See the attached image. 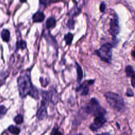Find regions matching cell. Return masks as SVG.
Here are the masks:
<instances>
[{
  "label": "cell",
  "instance_id": "cell-7",
  "mask_svg": "<svg viewBox=\"0 0 135 135\" xmlns=\"http://www.w3.org/2000/svg\"><path fill=\"white\" fill-rule=\"evenodd\" d=\"M107 121L106 118L104 116L95 117L93 122L90 124L89 128L92 131H97L101 128Z\"/></svg>",
  "mask_w": 135,
  "mask_h": 135
},
{
  "label": "cell",
  "instance_id": "cell-5",
  "mask_svg": "<svg viewBox=\"0 0 135 135\" xmlns=\"http://www.w3.org/2000/svg\"><path fill=\"white\" fill-rule=\"evenodd\" d=\"M113 46L112 43L107 42L103 44L98 50H95L94 53L100 58V59L110 63L112 60V49Z\"/></svg>",
  "mask_w": 135,
  "mask_h": 135
},
{
  "label": "cell",
  "instance_id": "cell-25",
  "mask_svg": "<svg viewBox=\"0 0 135 135\" xmlns=\"http://www.w3.org/2000/svg\"><path fill=\"white\" fill-rule=\"evenodd\" d=\"M131 55H132V57H133V60H134V50H132V52H131Z\"/></svg>",
  "mask_w": 135,
  "mask_h": 135
},
{
  "label": "cell",
  "instance_id": "cell-4",
  "mask_svg": "<svg viewBox=\"0 0 135 135\" xmlns=\"http://www.w3.org/2000/svg\"><path fill=\"white\" fill-rule=\"evenodd\" d=\"M52 94L50 91H42V99L41 102V105L36 112V117L38 120H43L47 116V107L52 98Z\"/></svg>",
  "mask_w": 135,
  "mask_h": 135
},
{
  "label": "cell",
  "instance_id": "cell-12",
  "mask_svg": "<svg viewBox=\"0 0 135 135\" xmlns=\"http://www.w3.org/2000/svg\"><path fill=\"white\" fill-rule=\"evenodd\" d=\"M125 73L128 77H132L134 75V70L131 65H128L125 68Z\"/></svg>",
  "mask_w": 135,
  "mask_h": 135
},
{
  "label": "cell",
  "instance_id": "cell-8",
  "mask_svg": "<svg viewBox=\"0 0 135 135\" xmlns=\"http://www.w3.org/2000/svg\"><path fill=\"white\" fill-rule=\"evenodd\" d=\"M89 84L87 81L81 83L75 89V91L77 92H79L80 95L82 96H85L88 95L89 93Z\"/></svg>",
  "mask_w": 135,
  "mask_h": 135
},
{
  "label": "cell",
  "instance_id": "cell-15",
  "mask_svg": "<svg viewBox=\"0 0 135 135\" xmlns=\"http://www.w3.org/2000/svg\"><path fill=\"white\" fill-rule=\"evenodd\" d=\"M8 130L9 132L14 135H18L21 131L20 128L13 125H11L9 126L8 128Z\"/></svg>",
  "mask_w": 135,
  "mask_h": 135
},
{
  "label": "cell",
  "instance_id": "cell-24",
  "mask_svg": "<svg viewBox=\"0 0 135 135\" xmlns=\"http://www.w3.org/2000/svg\"><path fill=\"white\" fill-rule=\"evenodd\" d=\"M95 135H110V133L109 132H103L101 134H97Z\"/></svg>",
  "mask_w": 135,
  "mask_h": 135
},
{
  "label": "cell",
  "instance_id": "cell-1",
  "mask_svg": "<svg viewBox=\"0 0 135 135\" xmlns=\"http://www.w3.org/2000/svg\"><path fill=\"white\" fill-rule=\"evenodd\" d=\"M17 85L21 98H23L29 95L36 100L38 99V90L32 84L30 71L25 70L20 74L17 79Z\"/></svg>",
  "mask_w": 135,
  "mask_h": 135
},
{
  "label": "cell",
  "instance_id": "cell-16",
  "mask_svg": "<svg viewBox=\"0 0 135 135\" xmlns=\"http://www.w3.org/2000/svg\"><path fill=\"white\" fill-rule=\"evenodd\" d=\"M16 50H18V49H21L22 50H23L26 47V41L23 40H20L16 42Z\"/></svg>",
  "mask_w": 135,
  "mask_h": 135
},
{
  "label": "cell",
  "instance_id": "cell-9",
  "mask_svg": "<svg viewBox=\"0 0 135 135\" xmlns=\"http://www.w3.org/2000/svg\"><path fill=\"white\" fill-rule=\"evenodd\" d=\"M32 18L33 22H42L45 19V14L42 11H38L33 15Z\"/></svg>",
  "mask_w": 135,
  "mask_h": 135
},
{
  "label": "cell",
  "instance_id": "cell-17",
  "mask_svg": "<svg viewBox=\"0 0 135 135\" xmlns=\"http://www.w3.org/2000/svg\"><path fill=\"white\" fill-rule=\"evenodd\" d=\"M14 121L17 124H21L23 122V117L20 114H17L14 118Z\"/></svg>",
  "mask_w": 135,
  "mask_h": 135
},
{
  "label": "cell",
  "instance_id": "cell-23",
  "mask_svg": "<svg viewBox=\"0 0 135 135\" xmlns=\"http://www.w3.org/2000/svg\"><path fill=\"white\" fill-rule=\"evenodd\" d=\"M134 81H135V75L131 77V83L133 88H134Z\"/></svg>",
  "mask_w": 135,
  "mask_h": 135
},
{
  "label": "cell",
  "instance_id": "cell-13",
  "mask_svg": "<svg viewBox=\"0 0 135 135\" xmlns=\"http://www.w3.org/2000/svg\"><path fill=\"white\" fill-rule=\"evenodd\" d=\"M1 37L3 40L8 42L10 39V32L7 29H4L1 32Z\"/></svg>",
  "mask_w": 135,
  "mask_h": 135
},
{
  "label": "cell",
  "instance_id": "cell-22",
  "mask_svg": "<svg viewBox=\"0 0 135 135\" xmlns=\"http://www.w3.org/2000/svg\"><path fill=\"white\" fill-rule=\"evenodd\" d=\"M126 95L128 97H133L134 95V93L132 91V90L130 89V88H128L127 90L126 93Z\"/></svg>",
  "mask_w": 135,
  "mask_h": 135
},
{
  "label": "cell",
  "instance_id": "cell-11",
  "mask_svg": "<svg viewBox=\"0 0 135 135\" xmlns=\"http://www.w3.org/2000/svg\"><path fill=\"white\" fill-rule=\"evenodd\" d=\"M56 21L54 17L50 16L48 17L46 21V27L47 29L53 28L55 26Z\"/></svg>",
  "mask_w": 135,
  "mask_h": 135
},
{
  "label": "cell",
  "instance_id": "cell-19",
  "mask_svg": "<svg viewBox=\"0 0 135 135\" xmlns=\"http://www.w3.org/2000/svg\"><path fill=\"white\" fill-rule=\"evenodd\" d=\"M7 110L4 105H0V119L6 113Z\"/></svg>",
  "mask_w": 135,
  "mask_h": 135
},
{
  "label": "cell",
  "instance_id": "cell-6",
  "mask_svg": "<svg viewBox=\"0 0 135 135\" xmlns=\"http://www.w3.org/2000/svg\"><path fill=\"white\" fill-rule=\"evenodd\" d=\"M108 31L110 34L112 36L113 39L117 38V36L120 32V26L119 17L116 14L110 19V28Z\"/></svg>",
  "mask_w": 135,
  "mask_h": 135
},
{
  "label": "cell",
  "instance_id": "cell-3",
  "mask_svg": "<svg viewBox=\"0 0 135 135\" xmlns=\"http://www.w3.org/2000/svg\"><path fill=\"white\" fill-rule=\"evenodd\" d=\"M84 111L86 113L95 117L104 116L107 113L106 109L100 105L98 100L95 98H91L86 103L84 108Z\"/></svg>",
  "mask_w": 135,
  "mask_h": 135
},
{
  "label": "cell",
  "instance_id": "cell-14",
  "mask_svg": "<svg viewBox=\"0 0 135 135\" xmlns=\"http://www.w3.org/2000/svg\"><path fill=\"white\" fill-rule=\"evenodd\" d=\"M73 34L70 32H69L64 35V40L66 43V44L71 45L73 39Z\"/></svg>",
  "mask_w": 135,
  "mask_h": 135
},
{
  "label": "cell",
  "instance_id": "cell-21",
  "mask_svg": "<svg viewBox=\"0 0 135 135\" xmlns=\"http://www.w3.org/2000/svg\"><path fill=\"white\" fill-rule=\"evenodd\" d=\"M106 8V4L104 2H102L100 5V10L101 12H104Z\"/></svg>",
  "mask_w": 135,
  "mask_h": 135
},
{
  "label": "cell",
  "instance_id": "cell-10",
  "mask_svg": "<svg viewBox=\"0 0 135 135\" xmlns=\"http://www.w3.org/2000/svg\"><path fill=\"white\" fill-rule=\"evenodd\" d=\"M76 66V74H77V82L78 83H80L82 79L83 76V72L81 66L78 64V62H75V63Z\"/></svg>",
  "mask_w": 135,
  "mask_h": 135
},
{
  "label": "cell",
  "instance_id": "cell-18",
  "mask_svg": "<svg viewBox=\"0 0 135 135\" xmlns=\"http://www.w3.org/2000/svg\"><path fill=\"white\" fill-rule=\"evenodd\" d=\"M74 24L75 22L73 18H71L68 21L67 26L69 29H73L74 28Z\"/></svg>",
  "mask_w": 135,
  "mask_h": 135
},
{
  "label": "cell",
  "instance_id": "cell-26",
  "mask_svg": "<svg viewBox=\"0 0 135 135\" xmlns=\"http://www.w3.org/2000/svg\"><path fill=\"white\" fill-rule=\"evenodd\" d=\"M74 135H82L81 133H78V134H74Z\"/></svg>",
  "mask_w": 135,
  "mask_h": 135
},
{
  "label": "cell",
  "instance_id": "cell-20",
  "mask_svg": "<svg viewBox=\"0 0 135 135\" xmlns=\"http://www.w3.org/2000/svg\"><path fill=\"white\" fill-rule=\"evenodd\" d=\"M51 135H63V134L59 131V129L55 127H54L51 132Z\"/></svg>",
  "mask_w": 135,
  "mask_h": 135
},
{
  "label": "cell",
  "instance_id": "cell-2",
  "mask_svg": "<svg viewBox=\"0 0 135 135\" xmlns=\"http://www.w3.org/2000/svg\"><path fill=\"white\" fill-rule=\"evenodd\" d=\"M104 96L109 105L118 112H123L126 109V104L124 99L119 94L107 92L104 93Z\"/></svg>",
  "mask_w": 135,
  "mask_h": 135
}]
</instances>
